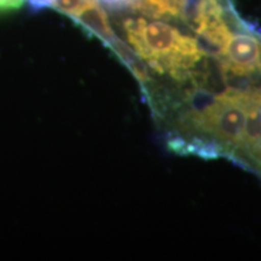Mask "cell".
I'll use <instances>...</instances> for the list:
<instances>
[{
    "label": "cell",
    "instance_id": "1",
    "mask_svg": "<svg viewBox=\"0 0 261 261\" xmlns=\"http://www.w3.org/2000/svg\"><path fill=\"white\" fill-rule=\"evenodd\" d=\"M122 32L130 50L151 70L173 79H190L192 70L205 56L197 39L177 25L144 15L122 21Z\"/></svg>",
    "mask_w": 261,
    "mask_h": 261
},
{
    "label": "cell",
    "instance_id": "2",
    "mask_svg": "<svg viewBox=\"0 0 261 261\" xmlns=\"http://www.w3.org/2000/svg\"><path fill=\"white\" fill-rule=\"evenodd\" d=\"M250 89L228 90L213 102L185 114L181 126L208 136L227 155L236 160L243 139Z\"/></svg>",
    "mask_w": 261,
    "mask_h": 261
}]
</instances>
